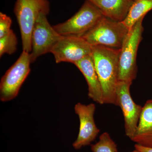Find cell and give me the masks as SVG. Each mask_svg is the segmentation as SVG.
Here are the masks:
<instances>
[{"instance_id":"cell-3","label":"cell","mask_w":152,"mask_h":152,"mask_svg":"<svg viewBox=\"0 0 152 152\" xmlns=\"http://www.w3.org/2000/svg\"><path fill=\"white\" fill-rule=\"evenodd\" d=\"M144 18L139 19L130 29L123 42L119 61L118 80L132 82L137 77V53L139 45L142 39Z\"/></svg>"},{"instance_id":"cell-17","label":"cell","mask_w":152,"mask_h":152,"mask_svg":"<svg viewBox=\"0 0 152 152\" xmlns=\"http://www.w3.org/2000/svg\"><path fill=\"white\" fill-rule=\"evenodd\" d=\"M12 20L10 17L0 12V38L5 36L10 31Z\"/></svg>"},{"instance_id":"cell-10","label":"cell","mask_w":152,"mask_h":152,"mask_svg":"<svg viewBox=\"0 0 152 152\" xmlns=\"http://www.w3.org/2000/svg\"><path fill=\"white\" fill-rule=\"evenodd\" d=\"M95 110L94 104L86 105L78 103L75 105V112L80 120L78 135L72 145L75 150L90 145L99 133L100 130L97 127L94 119Z\"/></svg>"},{"instance_id":"cell-16","label":"cell","mask_w":152,"mask_h":152,"mask_svg":"<svg viewBox=\"0 0 152 152\" xmlns=\"http://www.w3.org/2000/svg\"><path fill=\"white\" fill-rule=\"evenodd\" d=\"M93 152H118L117 145L108 133H103L96 143L91 145Z\"/></svg>"},{"instance_id":"cell-14","label":"cell","mask_w":152,"mask_h":152,"mask_svg":"<svg viewBox=\"0 0 152 152\" xmlns=\"http://www.w3.org/2000/svg\"><path fill=\"white\" fill-rule=\"evenodd\" d=\"M152 10V0H134L127 16L122 22L130 29L138 20Z\"/></svg>"},{"instance_id":"cell-18","label":"cell","mask_w":152,"mask_h":152,"mask_svg":"<svg viewBox=\"0 0 152 152\" xmlns=\"http://www.w3.org/2000/svg\"><path fill=\"white\" fill-rule=\"evenodd\" d=\"M135 148L139 152H152V148H149L137 144L135 145Z\"/></svg>"},{"instance_id":"cell-5","label":"cell","mask_w":152,"mask_h":152,"mask_svg":"<svg viewBox=\"0 0 152 152\" xmlns=\"http://www.w3.org/2000/svg\"><path fill=\"white\" fill-rule=\"evenodd\" d=\"M103 15L100 10L88 0L74 15L65 22L53 26L61 36L82 37L91 29Z\"/></svg>"},{"instance_id":"cell-6","label":"cell","mask_w":152,"mask_h":152,"mask_svg":"<svg viewBox=\"0 0 152 152\" xmlns=\"http://www.w3.org/2000/svg\"><path fill=\"white\" fill-rule=\"evenodd\" d=\"M31 62L30 53L23 51L13 64L6 72L0 83V99L3 102L16 97L30 72Z\"/></svg>"},{"instance_id":"cell-12","label":"cell","mask_w":152,"mask_h":152,"mask_svg":"<svg viewBox=\"0 0 152 152\" xmlns=\"http://www.w3.org/2000/svg\"><path fill=\"white\" fill-rule=\"evenodd\" d=\"M100 10L104 17L123 22L127 16L134 0H88Z\"/></svg>"},{"instance_id":"cell-19","label":"cell","mask_w":152,"mask_h":152,"mask_svg":"<svg viewBox=\"0 0 152 152\" xmlns=\"http://www.w3.org/2000/svg\"><path fill=\"white\" fill-rule=\"evenodd\" d=\"M131 152H139L138 151H137V150L136 149L134 150V151H133Z\"/></svg>"},{"instance_id":"cell-15","label":"cell","mask_w":152,"mask_h":152,"mask_svg":"<svg viewBox=\"0 0 152 152\" xmlns=\"http://www.w3.org/2000/svg\"><path fill=\"white\" fill-rule=\"evenodd\" d=\"M18 39L13 31H10L5 36L0 38V57L5 54L12 55L17 50Z\"/></svg>"},{"instance_id":"cell-9","label":"cell","mask_w":152,"mask_h":152,"mask_svg":"<svg viewBox=\"0 0 152 152\" xmlns=\"http://www.w3.org/2000/svg\"><path fill=\"white\" fill-rule=\"evenodd\" d=\"M132 82L118 80L116 87V106L121 107L125 121L126 135L131 140L135 134L142 107L132 99L130 88Z\"/></svg>"},{"instance_id":"cell-2","label":"cell","mask_w":152,"mask_h":152,"mask_svg":"<svg viewBox=\"0 0 152 152\" xmlns=\"http://www.w3.org/2000/svg\"><path fill=\"white\" fill-rule=\"evenodd\" d=\"M50 11L48 0H16L14 12L20 31L23 51L31 53V37L36 21L40 14L48 15Z\"/></svg>"},{"instance_id":"cell-7","label":"cell","mask_w":152,"mask_h":152,"mask_svg":"<svg viewBox=\"0 0 152 152\" xmlns=\"http://www.w3.org/2000/svg\"><path fill=\"white\" fill-rule=\"evenodd\" d=\"M92 52V46L83 37L77 36H61L50 51L57 64L68 62L74 64L91 54Z\"/></svg>"},{"instance_id":"cell-13","label":"cell","mask_w":152,"mask_h":152,"mask_svg":"<svg viewBox=\"0 0 152 152\" xmlns=\"http://www.w3.org/2000/svg\"><path fill=\"white\" fill-rule=\"evenodd\" d=\"M132 140L141 145L152 148V99L147 101L143 107Z\"/></svg>"},{"instance_id":"cell-11","label":"cell","mask_w":152,"mask_h":152,"mask_svg":"<svg viewBox=\"0 0 152 152\" xmlns=\"http://www.w3.org/2000/svg\"><path fill=\"white\" fill-rule=\"evenodd\" d=\"M74 64L81 72L86 80L89 97L98 104H104L102 88L95 69L92 54Z\"/></svg>"},{"instance_id":"cell-8","label":"cell","mask_w":152,"mask_h":152,"mask_svg":"<svg viewBox=\"0 0 152 152\" xmlns=\"http://www.w3.org/2000/svg\"><path fill=\"white\" fill-rule=\"evenodd\" d=\"M47 15L41 14L33 28L31 37V51L30 53L31 62L47 53H50L61 36L51 26Z\"/></svg>"},{"instance_id":"cell-4","label":"cell","mask_w":152,"mask_h":152,"mask_svg":"<svg viewBox=\"0 0 152 152\" xmlns=\"http://www.w3.org/2000/svg\"><path fill=\"white\" fill-rule=\"evenodd\" d=\"M129 29L122 22L113 20L103 17L83 37L93 46H103L121 49Z\"/></svg>"},{"instance_id":"cell-1","label":"cell","mask_w":152,"mask_h":152,"mask_svg":"<svg viewBox=\"0 0 152 152\" xmlns=\"http://www.w3.org/2000/svg\"><path fill=\"white\" fill-rule=\"evenodd\" d=\"M121 49L93 46L92 55L95 69L102 88L104 104L116 105Z\"/></svg>"}]
</instances>
